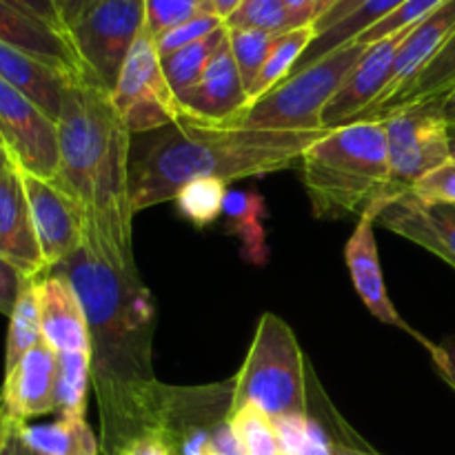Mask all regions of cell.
<instances>
[{"label": "cell", "mask_w": 455, "mask_h": 455, "mask_svg": "<svg viewBox=\"0 0 455 455\" xmlns=\"http://www.w3.org/2000/svg\"><path fill=\"white\" fill-rule=\"evenodd\" d=\"M25 455H40V453H36V451H31V449H27V447H25Z\"/></svg>", "instance_id": "6f0895ef"}, {"label": "cell", "mask_w": 455, "mask_h": 455, "mask_svg": "<svg viewBox=\"0 0 455 455\" xmlns=\"http://www.w3.org/2000/svg\"><path fill=\"white\" fill-rule=\"evenodd\" d=\"M225 27V20L216 13H209V16H198L191 18V20L180 22V25L172 27L164 34H160L156 40V49H158V56L164 58L169 53L178 52L182 47H189V44L198 43V40L207 38L213 31L222 29Z\"/></svg>", "instance_id": "d590c367"}, {"label": "cell", "mask_w": 455, "mask_h": 455, "mask_svg": "<svg viewBox=\"0 0 455 455\" xmlns=\"http://www.w3.org/2000/svg\"><path fill=\"white\" fill-rule=\"evenodd\" d=\"M440 109H443V116L447 123H455V89L449 93L447 98H444L443 105H440Z\"/></svg>", "instance_id": "816d5d0a"}, {"label": "cell", "mask_w": 455, "mask_h": 455, "mask_svg": "<svg viewBox=\"0 0 455 455\" xmlns=\"http://www.w3.org/2000/svg\"><path fill=\"white\" fill-rule=\"evenodd\" d=\"M338 444L333 443L331 435L324 431L323 422L309 416V425H307V435L302 449L298 455H333Z\"/></svg>", "instance_id": "b9f144b4"}, {"label": "cell", "mask_w": 455, "mask_h": 455, "mask_svg": "<svg viewBox=\"0 0 455 455\" xmlns=\"http://www.w3.org/2000/svg\"><path fill=\"white\" fill-rule=\"evenodd\" d=\"M27 449L40 455H100L96 434L84 418H65L49 425H16Z\"/></svg>", "instance_id": "cb8c5ba5"}, {"label": "cell", "mask_w": 455, "mask_h": 455, "mask_svg": "<svg viewBox=\"0 0 455 455\" xmlns=\"http://www.w3.org/2000/svg\"><path fill=\"white\" fill-rule=\"evenodd\" d=\"M58 354L40 342L4 371L0 404L16 425L56 411Z\"/></svg>", "instance_id": "5bb4252c"}, {"label": "cell", "mask_w": 455, "mask_h": 455, "mask_svg": "<svg viewBox=\"0 0 455 455\" xmlns=\"http://www.w3.org/2000/svg\"><path fill=\"white\" fill-rule=\"evenodd\" d=\"M43 340V327H40L38 298H36V278L22 289L12 315H9L7 349H4V371L13 367L27 351L38 347Z\"/></svg>", "instance_id": "f1b7e54d"}, {"label": "cell", "mask_w": 455, "mask_h": 455, "mask_svg": "<svg viewBox=\"0 0 455 455\" xmlns=\"http://www.w3.org/2000/svg\"><path fill=\"white\" fill-rule=\"evenodd\" d=\"M376 212H371V209L364 212L363 216L358 218V225H355L351 238L347 240L345 260L351 275V283H354L360 300L364 302V307H367V311L373 318L411 333L413 338H418V340L427 347L431 340H427V338H422L420 333L413 331V329L409 327V323L403 320V315L398 314V309H395L394 302H391L389 291H387L385 275H382L380 267V256H378L376 234H373V225H376Z\"/></svg>", "instance_id": "4fadbf2b"}, {"label": "cell", "mask_w": 455, "mask_h": 455, "mask_svg": "<svg viewBox=\"0 0 455 455\" xmlns=\"http://www.w3.org/2000/svg\"><path fill=\"white\" fill-rule=\"evenodd\" d=\"M243 3L244 0H213V9H216V13L222 20H227Z\"/></svg>", "instance_id": "681fc988"}, {"label": "cell", "mask_w": 455, "mask_h": 455, "mask_svg": "<svg viewBox=\"0 0 455 455\" xmlns=\"http://www.w3.org/2000/svg\"><path fill=\"white\" fill-rule=\"evenodd\" d=\"M145 29L154 38H158L172 27L191 20V18L216 13V9H213V0H145Z\"/></svg>", "instance_id": "836d02e7"}, {"label": "cell", "mask_w": 455, "mask_h": 455, "mask_svg": "<svg viewBox=\"0 0 455 455\" xmlns=\"http://www.w3.org/2000/svg\"><path fill=\"white\" fill-rule=\"evenodd\" d=\"M300 176L318 218L380 213L395 198L389 149L380 120H355L329 129L302 154Z\"/></svg>", "instance_id": "277c9868"}, {"label": "cell", "mask_w": 455, "mask_h": 455, "mask_svg": "<svg viewBox=\"0 0 455 455\" xmlns=\"http://www.w3.org/2000/svg\"><path fill=\"white\" fill-rule=\"evenodd\" d=\"M404 3H407V0H364V3L360 4L355 12H351L349 16H345L342 20H338L336 25L327 27L324 31H318V34H315L314 43H311L309 49L302 53V58L298 60L296 69H293L291 74L314 65L318 58L327 56V53L336 52V49L358 40L364 31L371 29V27L378 25L380 20H385L387 16H391V13L398 7H403Z\"/></svg>", "instance_id": "603a6c76"}, {"label": "cell", "mask_w": 455, "mask_h": 455, "mask_svg": "<svg viewBox=\"0 0 455 455\" xmlns=\"http://www.w3.org/2000/svg\"><path fill=\"white\" fill-rule=\"evenodd\" d=\"M225 38L227 25L222 29L213 31L207 38L189 44V47H182L178 52L169 53V56L160 58L163 60V71L167 76V83L173 89V93H176V98H182L185 93H189L200 83L209 60H212V56L216 53V49L220 47Z\"/></svg>", "instance_id": "484cf974"}, {"label": "cell", "mask_w": 455, "mask_h": 455, "mask_svg": "<svg viewBox=\"0 0 455 455\" xmlns=\"http://www.w3.org/2000/svg\"><path fill=\"white\" fill-rule=\"evenodd\" d=\"M227 38H229V47L231 53H234L235 65H238L240 78H243L247 96L251 100L253 84H256L258 76H260L278 36L269 34V31L231 29V27H227Z\"/></svg>", "instance_id": "1f68e13d"}, {"label": "cell", "mask_w": 455, "mask_h": 455, "mask_svg": "<svg viewBox=\"0 0 455 455\" xmlns=\"http://www.w3.org/2000/svg\"><path fill=\"white\" fill-rule=\"evenodd\" d=\"M389 149L391 185L404 196L429 172L451 158L449 123L440 105L407 107L380 118Z\"/></svg>", "instance_id": "9c48e42d"}, {"label": "cell", "mask_w": 455, "mask_h": 455, "mask_svg": "<svg viewBox=\"0 0 455 455\" xmlns=\"http://www.w3.org/2000/svg\"><path fill=\"white\" fill-rule=\"evenodd\" d=\"M60 164L53 178L83 216V244L123 275H140L133 258L129 194L132 133L111 92L89 76L76 78L58 118Z\"/></svg>", "instance_id": "7a4b0ae2"}, {"label": "cell", "mask_w": 455, "mask_h": 455, "mask_svg": "<svg viewBox=\"0 0 455 455\" xmlns=\"http://www.w3.org/2000/svg\"><path fill=\"white\" fill-rule=\"evenodd\" d=\"M145 27V0H89L67 36L84 74L111 92Z\"/></svg>", "instance_id": "52a82bcc"}, {"label": "cell", "mask_w": 455, "mask_h": 455, "mask_svg": "<svg viewBox=\"0 0 455 455\" xmlns=\"http://www.w3.org/2000/svg\"><path fill=\"white\" fill-rule=\"evenodd\" d=\"M178 102L185 111V118L204 120V123L231 124L247 109L251 100L240 78L229 38L222 40L220 47L216 49L200 83L189 93L178 98Z\"/></svg>", "instance_id": "9a60e30c"}, {"label": "cell", "mask_w": 455, "mask_h": 455, "mask_svg": "<svg viewBox=\"0 0 455 455\" xmlns=\"http://www.w3.org/2000/svg\"><path fill=\"white\" fill-rule=\"evenodd\" d=\"M407 31L409 29L398 31V34L389 36V38H382L378 43L367 44L358 65L347 76V80L338 89L336 96L331 98V102L324 107V129H336L342 127V124L354 123L373 102L380 100L391 80L395 56H398V49L403 44Z\"/></svg>", "instance_id": "7c38bea8"}, {"label": "cell", "mask_w": 455, "mask_h": 455, "mask_svg": "<svg viewBox=\"0 0 455 455\" xmlns=\"http://www.w3.org/2000/svg\"><path fill=\"white\" fill-rule=\"evenodd\" d=\"M29 280L31 278H27L13 262L0 256V314L12 315L13 307H16L18 298H20L22 289Z\"/></svg>", "instance_id": "ab89813d"}, {"label": "cell", "mask_w": 455, "mask_h": 455, "mask_svg": "<svg viewBox=\"0 0 455 455\" xmlns=\"http://www.w3.org/2000/svg\"><path fill=\"white\" fill-rule=\"evenodd\" d=\"M274 429L278 435V444L283 455H298L302 449L309 425V413H287V416L274 418Z\"/></svg>", "instance_id": "f35d334b"}, {"label": "cell", "mask_w": 455, "mask_h": 455, "mask_svg": "<svg viewBox=\"0 0 455 455\" xmlns=\"http://www.w3.org/2000/svg\"><path fill=\"white\" fill-rule=\"evenodd\" d=\"M427 349H429L440 378L455 391V336L443 342H429Z\"/></svg>", "instance_id": "60d3db41"}, {"label": "cell", "mask_w": 455, "mask_h": 455, "mask_svg": "<svg viewBox=\"0 0 455 455\" xmlns=\"http://www.w3.org/2000/svg\"><path fill=\"white\" fill-rule=\"evenodd\" d=\"M7 3L13 4V7L22 9V12L31 13V16L38 18V20L47 22V25L53 27V29L65 31V25H62L60 13H58L56 3H53V0H7Z\"/></svg>", "instance_id": "7bdbcfd3"}, {"label": "cell", "mask_w": 455, "mask_h": 455, "mask_svg": "<svg viewBox=\"0 0 455 455\" xmlns=\"http://www.w3.org/2000/svg\"><path fill=\"white\" fill-rule=\"evenodd\" d=\"M92 385V351L58 354L56 411L65 418H84Z\"/></svg>", "instance_id": "83f0119b"}, {"label": "cell", "mask_w": 455, "mask_h": 455, "mask_svg": "<svg viewBox=\"0 0 455 455\" xmlns=\"http://www.w3.org/2000/svg\"><path fill=\"white\" fill-rule=\"evenodd\" d=\"M315 38V25H305L298 27V29L287 31V34H280L275 38L274 47H271L269 58H267L265 67H262L260 76H258L256 84L251 89V102L258 100L260 96H265L267 92L280 84L283 80H287L291 76V71L296 69L298 60L302 58V53L309 49V44ZM249 102V105H251Z\"/></svg>", "instance_id": "4316f807"}, {"label": "cell", "mask_w": 455, "mask_h": 455, "mask_svg": "<svg viewBox=\"0 0 455 455\" xmlns=\"http://www.w3.org/2000/svg\"><path fill=\"white\" fill-rule=\"evenodd\" d=\"M363 3H364V0H338V3L333 4V7L329 9V12L324 13L323 18H318V20L314 22L315 34H318V31H324L327 27L336 25L338 20H342L345 16H349V13L355 12V9H358Z\"/></svg>", "instance_id": "f6af8a7d"}, {"label": "cell", "mask_w": 455, "mask_h": 455, "mask_svg": "<svg viewBox=\"0 0 455 455\" xmlns=\"http://www.w3.org/2000/svg\"><path fill=\"white\" fill-rule=\"evenodd\" d=\"M0 43L20 49L76 78L87 76L65 31L53 29L47 22L9 4L7 0H0Z\"/></svg>", "instance_id": "d6986e66"}, {"label": "cell", "mask_w": 455, "mask_h": 455, "mask_svg": "<svg viewBox=\"0 0 455 455\" xmlns=\"http://www.w3.org/2000/svg\"><path fill=\"white\" fill-rule=\"evenodd\" d=\"M69 280L92 331V382L100 409L102 449L160 429L169 387L154 371L156 307L140 275H123L87 244L49 269Z\"/></svg>", "instance_id": "6da1fadb"}, {"label": "cell", "mask_w": 455, "mask_h": 455, "mask_svg": "<svg viewBox=\"0 0 455 455\" xmlns=\"http://www.w3.org/2000/svg\"><path fill=\"white\" fill-rule=\"evenodd\" d=\"M227 185L229 182L218 180V178H198L182 187L176 194L173 203H176L178 213L196 227H209L222 216L227 198Z\"/></svg>", "instance_id": "f546056e"}, {"label": "cell", "mask_w": 455, "mask_h": 455, "mask_svg": "<svg viewBox=\"0 0 455 455\" xmlns=\"http://www.w3.org/2000/svg\"><path fill=\"white\" fill-rule=\"evenodd\" d=\"M444 3H447V0H407L403 7H398L391 16H387L385 20H380L378 25H373L371 29L364 31V34L360 36L358 40H354V43L371 44L382 38H389V36L398 34V31L411 29L413 25L425 20L429 13H434L435 9L443 7Z\"/></svg>", "instance_id": "e575fe53"}, {"label": "cell", "mask_w": 455, "mask_h": 455, "mask_svg": "<svg viewBox=\"0 0 455 455\" xmlns=\"http://www.w3.org/2000/svg\"><path fill=\"white\" fill-rule=\"evenodd\" d=\"M336 3L338 0H318V9H315V12H318V18H323ZM318 18H315V20H318Z\"/></svg>", "instance_id": "11a10c76"}, {"label": "cell", "mask_w": 455, "mask_h": 455, "mask_svg": "<svg viewBox=\"0 0 455 455\" xmlns=\"http://www.w3.org/2000/svg\"><path fill=\"white\" fill-rule=\"evenodd\" d=\"M20 173L36 238L49 271L83 247V216L74 200L56 182L34 173Z\"/></svg>", "instance_id": "8fae6325"}, {"label": "cell", "mask_w": 455, "mask_h": 455, "mask_svg": "<svg viewBox=\"0 0 455 455\" xmlns=\"http://www.w3.org/2000/svg\"><path fill=\"white\" fill-rule=\"evenodd\" d=\"M0 78L38 105L53 123H58L65 96L76 76L65 74L20 49L0 43Z\"/></svg>", "instance_id": "ffe728a7"}, {"label": "cell", "mask_w": 455, "mask_h": 455, "mask_svg": "<svg viewBox=\"0 0 455 455\" xmlns=\"http://www.w3.org/2000/svg\"><path fill=\"white\" fill-rule=\"evenodd\" d=\"M111 455H178V449L163 429H145L124 440Z\"/></svg>", "instance_id": "74e56055"}, {"label": "cell", "mask_w": 455, "mask_h": 455, "mask_svg": "<svg viewBox=\"0 0 455 455\" xmlns=\"http://www.w3.org/2000/svg\"><path fill=\"white\" fill-rule=\"evenodd\" d=\"M53 3H56L58 13H60L65 31H69V27L78 20V16L83 13V9L87 7L89 0H53Z\"/></svg>", "instance_id": "bcb514c9"}, {"label": "cell", "mask_w": 455, "mask_h": 455, "mask_svg": "<svg viewBox=\"0 0 455 455\" xmlns=\"http://www.w3.org/2000/svg\"><path fill=\"white\" fill-rule=\"evenodd\" d=\"M333 455H378L373 451H364V449H355V447H349V444H338L336 447V453Z\"/></svg>", "instance_id": "f5cc1de1"}, {"label": "cell", "mask_w": 455, "mask_h": 455, "mask_svg": "<svg viewBox=\"0 0 455 455\" xmlns=\"http://www.w3.org/2000/svg\"><path fill=\"white\" fill-rule=\"evenodd\" d=\"M227 231L243 244V258L253 265H265L269 258L267 247V204L258 191H231L225 198Z\"/></svg>", "instance_id": "d4e9b609"}, {"label": "cell", "mask_w": 455, "mask_h": 455, "mask_svg": "<svg viewBox=\"0 0 455 455\" xmlns=\"http://www.w3.org/2000/svg\"><path fill=\"white\" fill-rule=\"evenodd\" d=\"M12 427H13L12 418L7 416V411H4L3 404H0V453H3L4 443H7L9 434H12Z\"/></svg>", "instance_id": "f907efd6"}, {"label": "cell", "mask_w": 455, "mask_h": 455, "mask_svg": "<svg viewBox=\"0 0 455 455\" xmlns=\"http://www.w3.org/2000/svg\"><path fill=\"white\" fill-rule=\"evenodd\" d=\"M111 102L129 133H154L185 118L163 71L154 36L147 29L133 43L120 69L118 83L111 89Z\"/></svg>", "instance_id": "ba28073f"}, {"label": "cell", "mask_w": 455, "mask_h": 455, "mask_svg": "<svg viewBox=\"0 0 455 455\" xmlns=\"http://www.w3.org/2000/svg\"><path fill=\"white\" fill-rule=\"evenodd\" d=\"M209 455H218V453H216V451H212V453H209Z\"/></svg>", "instance_id": "680465c9"}, {"label": "cell", "mask_w": 455, "mask_h": 455, "mask_svg": "<svg viewBox=\"0 0 455 455\" xmlns=\"http://www.w3.org/2000/svg\"><path fill=\"white\" fill-rule=\"evenodd\" d=\"M455 89V31L444 47L422 67L416 78L400 93L382 102L380 107H371L355 120H380L387 114L407 107L418 105H443L444 98ZM354 120V123H355Z\"/></svg>", "instance_id": "7402d4cb"}, {"label": "cell", "mask_w": 455, "mask_h": 455, "mask_svg": "<svg viewBox=\"0 0 455 455\" xmlns=\"http://www.w3.org/2000/svg\"><path fill=\"white\" fill-rule=\"evenodd\" d=\"M0 256L13 262L27 278H38L47 271L16 164L0 176Z\"/></svg>", "instance_id": "e0dca14e"}, {"label": "cell", "mask_w": 455, "mask_h": 455, "mask_svg": "<svg viewBox=\"0 0 455 455\" xmlns=\"http://www.w3.org/2000/svg\"><path fill=\"white\" fill-rule=\"evenodd\" d=\"M9 167H13V160H12V156H9V151L4 149L3 142H0V176H3Z\"/></svg>", "instance_id": "db71d44e"}, {"label": "cell", "mask_w": 455, "mask_h": 455, "mask_svg": "<svg viewBox=\"0 0 455 455\" xmlns=\"http://www.w3.org/2000/svg\"><path fill=\"white\" fill-rule=\"evenodd\" d=\"M287 3V7L291 9V12H296L298 16L302 18L305 22H309V25H314L315 18H318V0H284Z\"/></svg>", "instance_id": "7dc6e473"}, {"label": "cell", "mask_w": 455, "mask_h": 455, "mask_svg": "<svg viewBox=\"0 0 455 455\" xmlns=\"http://www.w3.org/2000/svg\"><path fill=\"white\" fill-rule=\"evenodd\" d=\"M378 222L455 269V204H422L404 194L378 213Z\"/></svg>", "instance_id": "ac0fdd59"}, {"label": "cell", "mask_w": 455, "mask_h": 455, "mask_svg": "<svg viewBox=\"0 0 455 455\" xmlns=\"http://www.w3.org/2000/svg\"><path fill=\"white\" fill-rule=\"evenodd\" d=\"M40 327L44 345L56 354L92 351V331L84 307L69 280L58 274H43L36 278Z\"/></svg>", "instance_id": "2e32d148"}, {"label": "cell", "mask_w": 455, "mask_h": 455, "mask_svg": "<svg viewBox=\"0 0 455 455\" xmlns=\"http://www.w3.org/2000/svg\"><path fill=\"white\" fill-rule=\"evenodd\" d=\"M0 136L20 172L53 180L60 164L58 124L0 78Z\"/></svg>", "instance_id": "30bf717a"}, {"label": "cell", "mask_w": 455, "mask_h": 455, "mask_svg": "<svg viewBox=\"0 0 455 455\" xmlns=\"http://www.w3.org/2000/svg\"><path fill=\"white\" fill-rule=\"evenodd\" d=\"M409 194L422 204H455V158L413 182Z\"/></svg>", "instance_id": "8d00e7d4"}, {"label": "cell", "mask_w": 455, "mask_h": 455, "mask_svg": "<svg viewBox=\"0 0 455 455\" xmlns=\"http://www.w3.org/2000/svg\"><path fill=\"white\" fill-rule=\"evenodd\" d=\"M212 447L218 455H244L243 444H240V438L229 418H225V420L213 427Z\"/></svg>", "instance_id": "ee69618b"}, {"label": "cell", "mask_w": 455, "mask_h": 455, "mask_svg": "<svg viewBox=\"0 0 455 455\" xmlns=\"http://www.w3.org/2000/svg\"><path fill=\"white\" fill-rule=\"evenodd\" d=\"M455 31V0H447L443 7L435 9L434 13L420 20L418 25H413L411 29L404 36L403 44L398 49V56H395L394 71H391V80L387 84L385 93L378 102H373L371 107H380L382 102H387L389 98H394L395 93L403 92L413 78H416L418 71L444 47L449 38ZM369 107V109H371ZM363 116V114H360Z\"/></svg>", "instance_id": "44dd1931"}, {"label": "cell", "mask_w": 455, "mask_h": 455, "mask_svg": "<svg viewBox=\"0 0 455 455\" xmlns=\"http://www.w3.org/2000/svg\"><path fill=\"white\" fill-rule=\"evenodd\" d=\"M225 25L231 29H258L280 36L298 29V27L309 25V22H305L296 12H291L284 0H244L227 18Z\"/></svg>", "instance_id": "4dcf8cb0"}, {"label": "cell", "mask_w": 455, "mask_h": 455, "mask_svg": "<svg viewBox=\"0 0 455 455\" xmlns=\"http://www.w3.org/2000/svg\"><path fill=\"white\" fill-rule=\"evenodd\" d=\"M253 404L274 418L309 413L307 367L293 329L267 311L258 320L244 363L231 380V411Z\"/></svg>", "instance_id": "5b68a950"}, {"label": "cell", "mask_w": 455, "mask_h": 455, "mask_svg": "<svg viewBox=\"0 0 455 455\" xmlns=\"http://www.w3.org/2000/svg\"><path fill=\"white\" fill-rule=\"evenodd\" d=\"M0 455H25V443L20 440V435H18V429H16V422H13L12 427V434H9L7 443H4V449Z\"/></svg>", "instance_id": "c3c4849f"}, {"label": "cell", "mask_w": 455, "mask_h": 455, "mask_svg": "<svg viewBox=\"0 0 455 455\" xmlns=\"http://www.w3.org/2000/svg\"><path fill=\"white\" fill-rule=\"evenodd\" d=\"M0 142H3V136H0Z\"/></svg>", "instance_id": "91938a15"}, {"label": "cell", "mask_w": 455, "mask_h": 455, "mask_svg": "<svg viewBox=\"0 0 455 455\" xmlns=\"http://www.w3.org/2000/svg\"><path fill=\"white\" fill-rule=\"evenodd\" d=\"M449 147H451V158H455V123H449Z\"/></svg>", "instance_id": "9f6ffc18"}, {"label": "cell", "mask_w": 455, "mask_h": 455, "mask_svg": "<svg viewBox=\"0 0 455 455\" xmlns=\"http://www.w3.org/2000/svg\"><path fill=\"white\" fill-rule=\"evenodd\" d=\"M367 44L349 43L296 71L253 100L231 124L271 132H320L323 111L363 58Z\"/></svg>", "instance_id": "8992f818"}, {"label": "cell", "mask_w": 455, "mask_h": 455, "mask_svg": "<svg viewBox=\"0 0 455 455\" xmlns=\"http://www.w3.org/2000/svg\"><path fill=\"white\" fill-rule=\"evenodd\" d=\"M229 420L238 434L244 455H283L274 422L258 407L244 404L243 409L231 413Z\"/></svg>", "instance_id": "d6a6232c"}, {"label": "cell", "mask_w": 455, "mask_h": 455, "mask_svg": "<svg viewBox=\"0 0 455 455\" xmlns=\"http://www.w3.org/2000/svg\"><path fill=\"white\" fill-rule=\"evenodd\" d=\"M327 132H271L196 118L178 120L154 132V140L132 160L129 194L133 216L173 200L187 182L198 178L231 182L296 167L302 154Z\"/></svg>", "instance_id": "3957f363"}]
</instances>
